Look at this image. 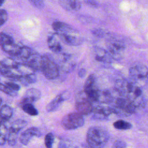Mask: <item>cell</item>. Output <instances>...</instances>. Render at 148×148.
<instances>
[{
	"label": "cell",
	"instance_id": "1",
	"mask_svg": "<svg viewBox=\"0 0 148 148\" xmlns=\"http://www.w3.org/2000/svg\"><path fill=\"white\" fill-rule=\"evenodd\" d=\"M115 88L120 96L132 101L139 109L143 108L145 101L141 87L131 79H120L116 82Z\"/></svg>",
	"mask_w": 148,
	"mask_h": 148
},
{
	"label": "cell",
	"instance_id": "2",
	"mask_svg": "<svg viewBox=\"0 0 148 148\" xmlns=\"http://www.w3.org/2000/svg\"><path fill=\"white\" fill-rule=\"evenodd\" d=\"M109 135L107 130L101 126L89 128L86 135V140L91 148H103L107 143Z\"/></svg>",
	"mask_w": 148,
	"mask_h": 148
},
{
	"label": "cell",
	"instance_id": "3",
	"mask_svg": "<svg viewBox=\"0 0 148 148\" xmlns=\"http://www.w3.org/2000/svg\"><path fill=\"white\" fill-rule=\"evenodd\" d=\"M40 71L45 77L49 80L56 79L60 75V68L58 64L49 54L42 56Z\"/></svg>",
	"mask_w": 148,
	"mask_h": 148
},
{
	"label": "cell",
	"instance_id": "4",
	"mask_svg": "<svg viewBox=\"0 0 148 148\" xmlns=\"http://www.w3.org/2000/svg\"><path fill=\"white\" fill-rule=\"evenodd\" d=\"M130 79L142 87L148 84V68L144 65H135L129 70Z\"/></svg>",
	"mask_w": 148,
	"mask_h": 148
},
{
	"label": "cell",
	"instance_id": "5",
	"mask_svg": "<svg viewBox=\"0 0 148 148\" xmlns=\"http://www.w3.org/2000/svg\"><path fill=\"white\" fill-rule=\"evenodd\" d=\"M23 45L15 43L13 38L8 34L0 33V46L2 50L13 57H16Z\"/></svg>",
	"mask_w": 148,
	"mask_h": 148
},
{
	"label": "cell",
	"instance_id": "6",
	"mask_svg": "<svg viewBox=\"0 0 148 148\" xmlns=\"http://www.w3.org/2000/svg\"><path fill=\"white\" fill-rule=\"evenodd\" d=\"M84 92L92 103L98 102L101 92L96 85L95 77L94 75L88 76L84 85Z\"/></svg>",
	"mask_w": 148,
	"mask_h": 148
},
{
	"label": "cell",
	"instance_id": "7",
	"mask_svg": "<svg viewBox=\"0 0 148 148\" xmlns=\"http://www.w3.org/2000/svg\"><path fill=\"white\" fill-rule=\"evenodd\" d=\"M84 124L83 116L79 113H71L62 119L61 125L66 130H73L82 127Z\"/></svg>",
	"mask_w": 148,
	"mask_h": 148
},
{
	"label": "cell",
	"instance_id": "8",
	"mask_svg": "<svg viewBox=\"0 0 148 148\" xmlns=\"http://www.w3.org/2000/svg\"><path fill=\"white\" fill-rule=\"evenodd\" d=\"M108 51L113 59L120 60L122 58L125 50V44L123 42L112 38L106 42Z\"/></svg>",
	"mask_w": 148,
	"mask_h": 148
},
{
	"label": "cell",
	"instance_id": "9",
	"mask_svg": "<svg viewBox=\"0 0 148 148\" xmlns=\"http://www.w3.org/2000/svg\"><path fill=\"white\" fill-rule=\"evenodd\" d=\"M75 108L77 113L83 115H87L92 112L93 105L92 102L84 95H78L75 102Z\"/></svg>",
	"mask_w": 148,
	"mask_h": 148
},
{
	"label": "cell",
	"instance_id": "10",
	"mask_svg": "<svg viewBox=\"0 0 148 148\" xmlns=\"http://www.w3.org/2000/svg\"><path fill=\"white\" fill-rule=\"evenodd\" d=\"M54 34L61 41L69 46H79L83 42V38L76 34L61 32H55Z\"/></svg>",
	"mask_w": 148,
	"mask_h": 148
},
{
	"label": "cell",
	"instance_id": "11",
	"mask_svg": "<svg viewBox=\"0 0 148 148\" xmlns=\"http://www.w3.org/2000/svg\"><path fill=\"white\" fill-rule=\"evenodd\" d=\"M42 56L35 50H32L29 56L23 62L29 66L34 72L40 71Z\"/></svg>",
	"mask_w": 148,
	"mask_h": 148
},
{
	"label": "cell",
	"instance_id": "12",
	"mask_svg": "<svg viewBox=\"0 0 148 148\" xmlns=\"http://www.w3.org/2000/svg\"><path fill=\"white\" fill-rule=\"evenodd\" d=\"M41 132L39 128L35 127H32L23 131L20 136V142L24 145H27L34 136L40 137Z\"/></svg>",
	"mask_w": 148,
	"mask_h": 148
},
{
	"label": "cell",
	"instance_id": "13",
	"mask_svg": "<svg viewBox=\"0 0 148 148\" xmlns=\"http://www.w3.org/2000/svg\"><path fill=\"white\" fill-rule=\"evenodd\" d=\"M69 94L68 91H65L57 95L53 98L50 102L46 106V110L49 112H53L57 110L61 105V103L69 97Z\"/></svg>",
	"mask_w": 148,
	"mask_h": 148
},
{
	"label": "cell",
	"instance_id": "14",
	"mask_svg": "<svg viewBox=\"0 0 148 148\" xmlns=\"http://www.w3.org/2000/svg\"><path fill=\"white\" fill-rule=\"evenodd\" d=\"M41 97V92L40 90L35 88H31L27 90L24 93L21 101L20 105L25 103H34L38 101Z\"/></svg>",
	"mask_w": 148,
	"mask_h": 148
},
{
	"label": "cell",
	"instance_id": "15",
	"mask_svg": "<svg viewBox=\"0 0 148 148\" xmlns=\"http://www.w3.org/2000/svg\"><path fill=\"white\" fill-rule=\"evenodd\" d=\"M52 28L56 32L66 33V34H77L76 30L71 25L60 21H56L53 23Z\"/></svg>",
	"mask_w": 148,
	"mask_h": 148
},
{
	"label": "cell",
	"instance_id": "16",
	"mask_svg": "<svg viewBox=\"0 0 148 148\" xmlns=\"http://www.w3.org/2000/svg\"><path fill=\"white\" fill-rule=\"evenodd\" d=\"M59 3L62 8L69 12H76L81 8L79 0H59Z\"/></svg>",
	"mask_w": 148,
	"mask_h": 148
},
{
	"label": "cell",
	"instance_id": "17",
	"mask_svg": "<svg viewBox=\"0 0 148 148\" xmlns=\"http://www.w3.org/2000/svg\"><path fill=\"white\" fill-rule=\"evenodd\" d=\"M59 39L54 34L53 35L49 36L47 38V45L49 48L55 53H59L62 51V47L59 42Z\"/></svg>",
	"mask_w": 148,
	"mask_h": 148
},
{
	"label": "cell",
	"instance_id": "18",
	"mask_svg": "<svg viewBox=\"0 0 148 148\" xmlns=\"http://www.w3.org/2000/svg\"><path fill=\"white\" fill-rule=\"evenodd\" d=\"M95 58L96 60L103 62H111L112 57L108 51L102 48H97L95 50Z\"/></svg>",
	"mask_w": 148,
	"mask_h": 148
},
{
	"label": "cell",
	"instance_id": "19",
	"mask_svg": "<svg viewBox=\"0 0 148 148\" xmlns=\"http://www.w3.org/2000/svg\"><path fill=\"white\" fill-rule=\"evenodd\" d=\"M37 80V77L34 72L30 73L23 75L18 81H19L23 85L27 86L29 84L35 83Z\"/></svg>",
	"mask_w": 148,
	"mask_h": 148
},
{
	"label": "cell",
	"instance_id": "20",
	"mask_svg": "<svg viewBox=\"0 0 148 148\" xmlns=\"http://www.w3.org/2000/svg\"><path fill=\"white\" fill-rule=\"evenodd\" d=\"M13 115V109L7 105H2L0 108V117L3 121L9 120Z\"/></svg>",
	"mask_w": 148,
	"mask_h": 148
},
{
	"label": "cell",
	"instance_id": "21",
	"mask_svg": "<svg viewBox=\"0 0 148 148\" xmlns=\"http://www.w3.org/2000/svg\"><path fill=\"white\" fill-rule=\"evenodd\" d=\"M20 62L12 57H7L0 61V65L8 68H17Z\"/></svg>",
	"mask_w": 148,
	"mask_h": 148
},
{
	"label": "cell",
	"instance_id": "22",
	"mask_svg": "<svg viewBox=\"0 0 148 148\" xmlns=\"http://www.w3.org/2000/svg\"><path fill=\"white\" fill-rule=\"evenodd\" d=\"M21 107L24 112L30 116H35L38 114V110L35 108L32 103H25L22 104L21 105Z\"/></svg>",
	"mask_w": 148,
	"mask_h": 148
},
{
	"label": "cell",
	"instance_id": "23",
	"mask_svg": "<svg viewBox=\"0 0 148 148\" xmlns=\"http://www.w3.org/2000/svg\"><path fill=\"white\" fill-rule=\"evenodd\" d=\"M27 125V122L23 119H17L14 120L9 129L16 131L17 132H18L21 130H22L23 128H24Z\"/></svg>",
	"mask_w": 148,
	"mask_h": 148
},
{
	"label": "cell",
	"instance_id": "24",
	"mask_svg": "<svg viewBox=\"0 0 148 148\" xmlns=\"http://www.w3.org/2000/svg\"><path fill=\"white\" fill-rule=\"evenodd\" d=\"M18 133V132L9 129L6 135V141L9 146H13L16 145V143H17Z\"/></svg>",
	"mask_w": 148,
	"mask_h": 148
},
{
	"label": "cell",
	"instance_id": "25",
	"mask_svg": "<svg viewBox=\"0 0 148 148\" xmlns=\"http://www.w3.org/2000/svg\"><path fill=\"white\" fill-rule=\"evenodd\" d=\"M113 126L118 130H128L132 127V125L130 123L122 120L115 121L113 123Z\"/></svg>",
	"mask_w": 148,
	"mask_h": 148
},
{
	"label": "cell",
	"instance_id": "26",
	"mask_svg": "<svg viewBox=\"0 0 148 148\" xmlns=\"http://www.w3.org/2000/svg\"><path fill=\"white\" fill-rule=\"evenodd\" d=\"M54 141V136L51 132L48 133L45 137V145L46 148H51Z\"/></svg>",
	"mask_w": 148,
	"mask_h": 148
},
{
	"label": "cell",
	"instance_id": "27",
	"mask_svg": "<svg viewBox=\"0 0 148 148\" xmlns=\"http://www.w3.org/2000/svg\"><path fill=\"white\" fill-rule=\"evenodd\" d=\"M0 91H2L12 97L16 96L17 94V91L10 89L5 84H2V83H0Z\"/></svg>",
	"mask_w": 148,
	"mask_h": 148
},
{
	"label": "cell",
	"instance_id": "28",
	"mask_svg": "<svg viewBox=\"0 0 148 148\" xmlns=\"http://www.w3.org/2000/svg\"><path fill=\"white\" fill-rule=\"evenodd\" d=\"M5 84L6 85V86H8L10 89L15 91H18L20 89V86L16 83L14 81H12V80H9V81H7L5 83Z\"/></svg>",
	"mask_w": 148,
	"mask_h": 148
},
{
	"label": "cell",
	"instance_id": "29",
	"mask_svg": "<svg viewBox=\"0 0 148 148\" xmlns=\"http://www.w3.org/2000/svg\"><path fill=\"white\" fill-rule=\"evenodd\" d=\"M8 14L5 9H0V27L7 21Z\"/></svg>",
	"mask_w": 148,
	"mask_h": 148
},
{
	"label": "cell",
	"instance_id": "30",
	"mask_svg": "<svg viewBox=\"0 0 148 148\" xmlns=\"http://www.w3.org/2000/svg\"><path fill=\"white\" fill-rule=\"evenodd\" d=\"M29 2L35 8L40 9L44 7L43 0H28Z\"/></svg>",
	"mask_w": 148,
	"mask_h": 148
},
{
	"label": "cell",
	"instance_id": "31",
	"mask_svg": "<svg viewBox=\"0 0 148 148\" xmlns=\"http://www.w3.org/2000/svg\"><path fill=\"white\" fill-rule=\"evenodd\" d=\"M92 34L97 37L99 38H103L106 35V33L105 31H103L102 29H95L93 31H92Z\"/></svg>",
	"mask_w": 148,
	"mask_h": 148
},
{
	"label": "cell",
	"instance_id": "32",
	"mask_svg": "<svg viewBox=\"0 0 148 148\" xmlns=\"http://www.w3.org/2000/svg\"><path fill=\"white\" fill-rule=\"evenodd\" d=\"M113 146L115 148H124L125 147V143L123 141L117 140L114 142Z\"/></svg>",
	"mask_w": 148,
	"mask_h": 148
},
{
	"label": "cell",
	"instance_id": "33",
	"mask_svg": "<svg viewBox=\"0 0 148 148\" xmlns=\"http://www.w3.org/2000/svg\"><path fill=\"white\" fill-rule=\"evenodd\" d=\"M84 2L92 7H97L98 5L97 2L95 0H84Z\"/></svg>",
	"mask_w": 148,
	"mask_h": 148
},
{
	"label": "cell",
	"instance_id": "34",
	"mask_svg": "<svg viewBox=\"0 0 148 148\" xmlns=\"http://www.w3.org/2000/svg\"><path fill=\"white\" fill-rule=\"evenodd\" d=\"M86 75V71L85 69L84 68H82L80 69L79 72H78V75L79 77H83L85 76V75Z\"/></svg>",
	"mask_w": 148,
	"mask_h": 148
},
{
	"label": "cell",
	"instance_id": "35",
	"mask_svg": "<svg viewBox=\"0 0 148 148\" xmlns=\"http://www.w3.org/2000/svg\"><path fill=\"white\" fill-rule=\"evenodd\" d=\"M6 141V136H0V145H3Z\"/></svg>",
	"mask_w": 148,
	"mask_h": 148
},
{
	"label": "cell",
	"instance_id": "36",
	"mask_svg": "<svg viewBox=\"0 0 148 148\" xmlns=\"http://www.w3.org/2000/svg\"><path fill=\"white\" fill-rule=\"evenodd\" d=\"M4 121H3V120L0 117V135H1V134H2V126L3 124L4 123H3Z\"/></svg>",
	"mask_w": 148,
	"mask_h": 148
},
{
	"label": "cell",
	"instance_id": "37",
	"mask_svg": "<svg viewBox=\"0 0 148 148\" xmlns=\"http://www.w3.org/2000/svg\"><path fill=\"white\" fill-rule=\"evenodd\" d=\"M5 1V0H0V6H1L3 4Z\"/></svg>",
	"mask_w": 148,
	"mask_h": 148
},
{
	"label": "cell",
	"instance_id": "38",
	"mask_svg": "<svg viewBox=\"0 0 148 148\" xmlns=\"http://www.w3.org/2000/svg\"><path fill=\"white\" fill-rule=\"evenodd\" d=\"M2 98L0 97V106H1V103H2Z\"/></svg>",
	"mask_w": 148,
	"mask_h": 148
}]
</instances>
